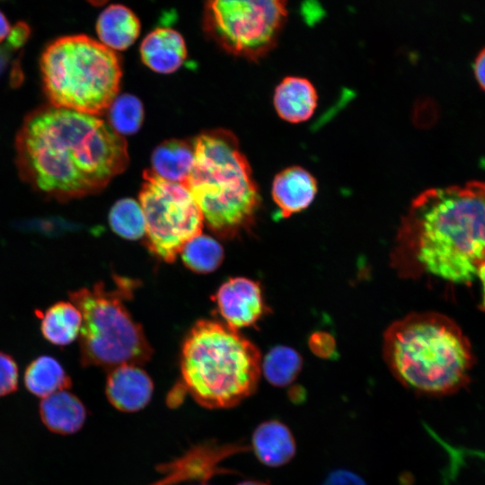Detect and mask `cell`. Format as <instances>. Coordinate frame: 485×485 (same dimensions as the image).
<instances>
[{
	"label": "cell",
	"instance_id": "cell-1",
	"mask_svg": "<svg viewBox=\"0 0 485 485\" xmlns=\"http://www.w3.org/2000/svg\"><path fill=\"white\" fill-rule=\"evenodd\" d=\"M15 152L22 180L61 201L99 192L129 162L125 138L109 123L51 104L24 119Z\"/></svg>",
	"mask_w": 485,
	"mask_h": 485
},
{
	"label": "cell",
	"instance_id": "cell-2",
	"mask_svg": "<svg viewBox=\"0 0 485 485\" xmlns=\"http://www.w3.org/2000/svg\"><path fill=\"white\" fill-rule=\"evenodd\" d=\"M484 262L485 181L427 190L412 200L392 254L402 277L467 284Z\"/></svg>",
	"mask_w": 485,
	"mask_h": 485
},
{
	"label": "cell",
	"instance_id": "cell-3",
	"mask_svg": "<svg viewBox=\"0 0 485 485\" xmlns=\"http://www.w3.org/2000/svg\"><path fill=\"white\" fill-rule=\"evenodd\" d=\"M383 357L401 384L428 396L458 392L473 365L467 337L437 313H414L392 322L384 333Z\"/></svg>",
	"mask_w": 485,
	"mask_h": 485
},
{
	"label": "cell",
	"instance_id": "cell-4",
	"mask_svg": "<svg viewBox=\"0 0 485 485\" xmlns=\"http://www.w3.org/2000/svg\"><path fill=\"white\" fill-rule=\"evenodd\" d=\"M192 143L194 163L184 185L198 205L204 223L224 239L249 230L260 196L237 138L227 130L213 129L199 134Z\"/></svg>",
	"mask_w": 485,
	"mask_h": 485
},
{
	"label": "cell",
	"instance_id": "cell-5",
	"mask_svg": "<svg viewBox=\"0 0 485 485\" xmlns=\"http://www.w3.org/2000/svg\"><path fill=\"white\" fill-rule=\"evenodd\" d=\"M261 360L258 348L237 330L201 320L182 343L181 384L202 407L232 408L256 391Z\"/></svg>",
	"mask_w": 485,
	"mask_h": 485
},
{
	"label": "cell",
	"instance_id": "cell-6",
	"mask_svg": "<svg viewBox=\"0 0 485 485\" xmlns=\"http://www.w3.org/2000/svg\"><path fill=\"white\" fill-rule=\"evenodd\" d=\"M44 92L51 105L99 116L118 96L122 75L116 51L89 36L50 42L40 57Z\"/></svg>",
	"mask_w": 485,
	"mask_h": 485
},
{
	"label": "cell",
	"instance_id": "cell-7",
	"mask_svg": "<svg viewBox=\"0 0 485 485\" xmlns=\"http://www.w3.org/2000/svg\"><path fill=\"white\" fill-rule=\"evenodd\" d=\"M116 287L103 282L69 293L80 310V362L83 366L112 368L121 364L143 365L153 349L142 327L134 320L124 301L132 296L136 282L117 277Z\"/></svg>",
	"mask_w": 485,
	"mask_h": 485
},
{
	"label": "cell",
	"instance_id": "cell-8",
	"mask_svg": "<svg viewBox=\"0 0 485 485\" xmlns=\"http://www.w3.org/2000/svg\"><path fill=\"white\" fill-rule=\"evenodd\" d=\"M287 19V0H206L202 29L225 52L258 61L276 46Z\"/></svg>",
	"mask_w": 485,
	"mask_h": 485
},
{
	"label": "cell",
	"instance_id": "cell-9",
	"mask_svg": "<svg viewBox=\"0 0 485 485\" xmlns=\"http://www.w3.org/2000/svg\"><path fill=\"white\" fill-rule=\"evenodd\" d=\"M138 202L146 222V246L159 260L173 262L183 246L201 234L203 215L184 184L146 169Z\"/></svg>",
	"mask_w": 485,
	"mask_h": 485
},
{
	"label": "cell",
	"instance_id": "cell-10",
	"mask_svg": "<svg viewBox=\"0 0 485 485\" xmlns=\"http://www.w3.org/2000/svg\"><path fill=\"white\" fill-rule=\"evenodd\" d=\"M248 449L241 443L206 442L197 445L180 457L159 464L157 472L162 478L148 485H177L189 481L205 483L216 475L231 473V470L220 466V463L229 456Z\"/></svg>",
	"mask_w": 485,
	"mask_h": 485
},
{
	"label": "cell",
	"instance_id": "cell-11",
	"mask_svg": "<svg viewBox=\"0 0 485 485\" xmlns=\"http://www.w3.org/2000/svg\"><path fill=\"white\" fill-rule=\"evenodd\" d=\"M214 300L225 323L235 330L255 325L267 313L260 284L244 277L224 282Z\"/></svg>",
	"mask_w": 485,
	"mask_h": 485
},
{
	"label": "cell",
	"instance_id": "cell-12",
	"mask_svg": "<svg viewBox=\"0 0 485 485\" xmlns=\"http://www.w3.org/2000/svg\"><path fill=\"white\" fill-rule=\"evenodd\" d=\"M154 383L149 375L136 364H121L110 369L105 393L110 403L127 413L144 409L151 401Z\"/></svg>",
	"mask_w": 485,
	"mask_h": 485
},
{
	"label": "cell",
	"instance_id": "cell-13",
	"mask_svg": "<svg viewBox=\"0 0 485 485\" xmlns=\"http://www.w3.org/2000/svg\"><path fill=\"white\" fill-rule=\"evenodd\" d=\"M318 190L314 176L300 166H290L279 172L271 188L272 198L282 217H289L306 209Z\"/></svg>",
	"mask_w": 485,
	"mask_h": 485
},
{
	"label": "cell",
	"instance_id": "cell-14",
	"mask_svg": "<svg viewBox=\"0 0 485 485\" xmlns=\"http://www.w3.org/2000/svg\"><path fill=\"white\" fill-rule=\"evenodd\" d=\"M142 62L159 74L178 70L187 57V47L182 35L169 27H159L150 31L140 44Z\"/></svg>",
	"mask_w": 485,
	"mask_h": 485
},
{
	"label": "cell",
	"instance_id": "cell-15",
	"mask_svg": "<svg viewBox=\"0 0 485 485\" xmlns=\"http://www.w3.org/2000/svg\"><path fill=\"white\" fill-rule=\"evenodd\" d=\"M251 449L260 463L277 468L295 456L296 442L287 425L278 419H269L253 430Z\"/></svg>",
	"mask_w": 485,
	"mask_h": 485
},
{
	"label": "cell",
	"instance_id": "cell-16",
	"mask_svg": "<svg viewBox=\"0 0 485 485\" xmlns=\"http://www.w3.org/2000/svg\"><path fill=\"white\" fill-rule=\"evenodd\" d=\"M318 101L313 84L300 76H287L276 87L273 103L278 115L284 120L296 124L309 119Z\"/></svg>",
	"mask_w": 485,
	"mask_h": 485
},
{
	"label": "cell",
	"instance_id": "cell-17",
	"mask_svg": "<svg viewBox=\"0 0 485 485\" xmlns=\"http://www.w3.org/2000/svg\"><path fill=\"white\" fill-rule=\"evenodd\" d=\"M141 23L136 13L120 4L107 6L96 22L99 41L116 51L129 48L140 34Z\"/></svg>",
	"mask_w": 485,
	"mask_h": 485
},
{
	"label": "cell",
	"instance_id": "cell-18",
	"mask_svg": "<svg viewBox=\"0 0 485 485\" xmlns=\"http://www.w3.org/2000/svg\"><path fill=\"white\" fill-rule=\"evenodd\" d=\"M40 415L50 431L71 435L83 428L87 411L78 397L62 390L41 400Z\"/></svg>",
	"mask_w": 485,
	"mask_h": 485
},
{
	"label": "cell",
	"instance_id": "cell-19",
	"mask_svg": "<svg viewBox=\"0 0 485 485\" xmlns=\"http://www.w3.org/2000/svg\"><path fill=\"white\" fill-rule=\"evenodd\" d=\"M194 163L193 143L170 139L160 144L152 153L151 170L158 176L184 184Z\"/></svg>",
	"mask_w": 485,
	"mask_h": 485
},
{
	"label": "cell",
	"instance_id": "cell-20",
	"mask_svg": "<svg viewBox=\"0 0 485 485\" xmlns=\"http://www.w3.org/2000/svg\"><path fill=\"white\" fill-rule=\"evenodd\" d=\"M83 317L71 301H59L40 314V331L46 340L56 346H66L80 334Z\"/></svg>",
	"mask_w": 485,
	"mask_h": 485
},
{
	"label": "cell",
	"instance_id": "cell-21",
	"mask_svg": "<svg viewBox=\"0 0 485 485\" xmlns=\"http://www.w3.org/2000/svg\"><path fill=\"white\" fill-rule=\"evenodd\" d=\"M23 381L31 393L42 399L72 386L71 378L59 361L46 355L30 362L25 368Z\"/></svg>",
	"mask_w": 485,
	"mask_h": 485
},
{
	"label": "cell",
	"instance_id": "cell-22",
	"mask_svg": "<svg viewBox=\"0 0 485 485\" xmlns=\"http://www.w3.org/2000/svg\"><path fill=\"white\" fill-rule=\"evenodd\" d=\"M180 254L184 265L199 274L216 270L224 260L223 246L212 236L202 233L190 239Z\"/></svg>",
	"mask_w": 485,
	"mask_h": 485
},
{
	"label": "cell",
	"instance_id": "cell-23",
	"mask_svg": "<svg viewBox=\"0 0 485 485\" xmlns=\"http://www.w3.org/2000/svg\"><path fill=\"white\" fill-rule=\"evenodd\" d=\"M302 367V358L296 350L286 346L271 348L261 360V373L268 382L278 387L290 384Z\"/></svg>",
	"mask_w": 485,
	"mask_h": 485
},
{
	"label": "cell",
	"instance_id": "cell-24",
	"mask_svg": "<svg viewBox=\"0 0 485 485\" xmlns=\"http://www.w3.org/2000/svg\"><path fill=\"white\" fill-rule=\"evenodd\" d=\"M112 231L126 240L136 241L145 237L146 222L138 201L131 198L118 200L109 213Z\"/></svg>",
	"mask_w": 485,
	"mask_h": 485
},
{
	"label": "cell",
	"instance_id": "cell-25",
	"mask_svg": "<svg viewBox=\"0 0 485 485\" xmlns=\"http://www.w3.org/2000/svg\"><path fill=\"white\" fill-rule=\"evenodd\" d=\"M110 126L119 135L137 133L144 120V107L131 94L117 96L107 110Z\"/></svg>",
	"mask_w": 485,
	"mask_h": 485
},
{
	"label": "cell",
	"instance_id": "cell-26",
	"mask_svg": "<svg viewBox=\"0 0 485 485\" xmlns=\"http://www.w3.org/2000/svg\"><path fill=\"white\" fill-rule=\"evenodd\" d=\"M30 28L24 22L15 24L8 38L0 44V75L7 69L16 50L23 46L30 36Z\"/></svg>",
	"mask_w": 485,
	"mask_h": 485
},
{
	"label": "cell",
	"instance_id": "cell-27",
	"mask_svg": "<svg viewBox=\"0 0 485 485\" xmlns=\"http://www.w3.org/2000/svg\"><path fill=\"white\" fill-rule=\"evenodd\" d=\"M19 371L14 358L0 351V397L15 392L18 388Z\"/></svg>",
	"mask_w": 485,
	"mask_h": 485
},
{
	"label": "cell",
	"instance_id": "cell-28",
	"mask_svg": "<svg viewBox=\"0 0 485 485\" xmlns=\"http://www.w3.org/2000/svg\"><path fill=\"white\" fill-rule=\"evenodd\" d=\"M321 485H367L357 473L346 470L337 469L331 472Z\"/></svg>",
	"mask_w": 485,
	"mask_h": 485
},
{
	"label": "cell",
	"instance_id": "cell-29",
	"mask_svg": "<svg viewBox=\"0 0 485 485\" xmlns=\"http://www.w3.org/2000/svg\"><path fill=\"white\" fill-rule=\"evenodd\" d=\"M473 72L478 84L485 91V48L478 53L474 59Z\"/></svg>",
	"mask_w": 485,
	"mask_h": 485
},
{
	"label": "cell",
	"instance_id": "cell-30",
	"mask_svg": "<svg viewBox=\"0 0 485 485\" xmlns=\"http://www.w3.org/2000/svg\"><path fill=\"white\" fill-rule=\"evenodd\" d=\"M332 340L331 337L326 334H316L314 340H312L311 344L313 349L317 354L325 355L327 352L331 351Z\"/></svg>",
	"mask_w": 485,
	"mask_h": 485
},
{
	"label": "cell",
	"instance_id": "cell-31",
	"mask_svg": "<svg viewBox=\"0 0 485 485\" xmlns=\"http://www.w3.org/2000/svg\"><path fill=\"white\" fill-rule=\"evenodd\" d=\"M187 391L185 390L183 384L181 383L176 384L171 392L169 393L167 401L168 404L172 407H175L181 403V401L183 400L185 393Z\"/></svg>",
	"mask_w": 485,
	"mask_h": 485
},
{
	"label": "cell",
	"instance_id": "cell-32",
	"mask_svg": "<svg viewBox=\"0 0 485 485\" xmlns=\"http://www.w3.org/2000/svg\"><path fill=\"white\" fill-rule=\"evenodd\" d=\"M13 27H11L8 20L0 11V44L3 43L10 35Z\"/></svg>",
	"mask_w": 485,
	"mask_h": 485
},
{
	"label": "cell",
	"instance_id": "cell-33",
	"mask_svg": "<svg viewBox=\"0 0 485 485\" xmlns=\"http://www.w3.org/2000/svg\"><path fill=\"white\" fill-rule=\"evenodd\" d=\"M477 277L481 280L482 286L481 309L485 312V262L480 267Z\"/></svg>",
	"mask_w": 485,
	"mask_h": 485
},
{
	"label": "cell",
	"instance_id": "cell-34",
	"mask_svg": "<svg viewBox=\"0 0 485 485\" xmlns=\"http://www.w3.org/2000/svg\"><path fill=\"white\" fill-rule=\"evenodd\" d=\"M236 485H270L269 483L260 480H246L242 481Z\"/></svg>",
	"mask_w": 485,
	"mask_h": 485
},
{
	"label": "cell",
	"instance_id": "cell-35",
	"mask_svg": "<svg viewBox=\"0 0 485 485\" xmlns=\"http://www.w3.org/2000/svg\"><path fill=\"white\" fill-rule=\"evenodd\" d=\"M86 1L94 6H100L106 4L110 0H86Z\"/></svg>",
	"mask_w": 485,
	"mask_h": 485
},
{
	"label": "cell",
	"instance_id": "cell-36",
	"mask_svg": "<svg viewBox=\"0 0 485 485\" xmlns=\"http://www.w3.org/2000/svg\"><path fill=\"white\" fill-rule=\"evenodd\" d=\"M200 485H207V484H206V483H202V484H200Z\"/></svg>",
	"mask_w": 485,
	"mask_h": 485
}]
</instances>
